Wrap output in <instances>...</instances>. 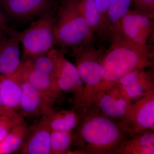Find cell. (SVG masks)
I'll return each instance as SVG.
<instances>
[{
	"instance_id": "2",
	"label": "cell",
	"mask_w": 154,
	"mask_h": 154,
	"mask_svg": "<svg viewBox=\"0 0 154 154\" xmlns=\"http://www.w3.org/2000/svg\"><path fill=\"white\" fill-rule=\"evenodd\" d=\"M153 57L152 49L148 45L134 44L124 37L111 42L103 57L104 75L94 101L102 92L118 83L127 74L137 69L152 66Z\"/></svg>"
},
{
	"instance_id": "17",
	"label": "cell",
	"mask_w": 154,
	"mask_h": 154,
	"mask_svg": "<svg viewBox=\"0 0 154 154\" xmlns=\"http://www.w3.org/2000/svg\"><path fill=\"white\" fill-rule=\"evenodd\" d=\"M131 3V0H109L108 19L111 42L124 37L122 30L121 20L130 10Z\"/></svg>"
},
{
	"instance_id": "6",
	"label": "cell",
	"mask_w": 154,
	"mask_h": 154,
	"mask_svg": "<svg viewBox=\"0 0 154 154\" xmlns=\"http://www.w3.org/2000/svg\"><path fill=\"white\" fill-rule=\"evenodd\" d=\"M118 123L130 137L145 131H154V92L133 102Z\"/></svg>"
},
{
	"instance_id": "9",
	"label": "cell",
	"mask_w": 154,
	"mask_h": 154,
	"mask_svg": "<svg viewBox=\"0 0 154 154\" xmlns=\"http://www.w3.org/2000/svg\"><path fill=\"white\" fill-rule=\"evenodd\" d=\"M55 79L62 92L72 94L74 108L81 112L84 98V83L75 65L64 56L61 61Z\"/></svg>"
},
{
	"instance_id": "23",
	"label": "cell",
	"mask_w": 154,
	"mask_h": 154,
	"mask_svg": "<svg viewBox=\"0 0 154 154\" xmlns=\"http://www.w3.org/2000/svg\"><path fill=\"white\" fill-rule=\"evenodd\" d=\"M72 142V132L52 131L51 137V154L67 153Z\"/></svg>"
},
{
	"instance_id": "8",
	"label": "cell",
	"mask_w": 154,
	"mask_h": 154,
	"mask_svg": "<svg viewBox=\"0 0 154 154\" xmlns=\"http://www.w3.org/2000/svg\"><path fill=\"white\" fill-rule=\"evenodd\" d=\"M57 0H0L7 21L29 22L52 10Z\"/></svg>"
},
{
	"instance_id": "7",
	"label": "cell",
	"mask_w": 154,
	"mask_h": 154,
	"mask_svg": "<svg viewBox=\"0 0 154 154\" xmlns=\"http://www.w3.org/2000/svg\"><path fill=\"white\" fill-rule=\"evenodd\" d=\"M132 103L126 91L118 82L100 94L91 107L118 123L125 116Z\"/></svg>"
},
{
	"instance_id": "15",
	"label": "cell",
	"mask_w": 154,
	"mask_h": 154,
	"mask_svg": "<svg viewBox=\"0 0 154 154\" xmlns=\"http://www.w3.org/2000/svg\"><path fill=\"white\" fill-rule=\"evenodd\" d=\"M20 108L23 117L45 116L53 108L41 94L27 80L22 79Z\"/></svg>"
},
{
	"instance_id": "22",
	"label": "cell",
	"mask_w": 154,
	"mask_h": 154,
	"mask_svg": "<svg viewBox=\"0 0 154 154\" xmlns=\"http://www.w3.org/2000/svg\"><path fill=\"white\" fill-rule=\"evenodd\" d=\"M78 8L92 32L103 37L102 21L94 0H75Z\"/></svg>"
},
{
	"instance_id": "16",
	"label": "cell",
	"mask_w": 154,
	"mask_h": 154,
	"mask_svg": "<svg viewBox=\"0 0 154 154\" xmlns=\"http://www.w3.org/2000/svg\"><path fill=\"white\" fill-rule=\"evenodd\" d=\"M22 81L21 66L12 74L0 76V96L5 105L16 112L20 108Z\"/></svg>"
},
{
	"instance_id": "29",
	"label": "cell",
	"mask_w": 154,
	"mask_h": 154,
	"mask_svg": "<svg viewBox=\"0 0 154 154\" xmlns=\"http://www.w3.org/2000/svg\"><path fill=\"white\" fill-rule=\"evenodd\" d=\"M4 116V115H2V114H1V113H0V116Z\"/></svg>"
},
{
	"instance_id": "13",
	"label": "cell",
	"mask_w": 154,
	"mask_h": 154,
	"mask_svg": "<svg viewBox=\"0 0 154 154\" xmlns=\"http://www.w3.org/2000/svg\"><path fill=\"white\" fill-rule=\"evenodd\" d=\"M51 129L47 117L42 116L30 128L28 136L19 149L24 154H51Z\"/></svg>"
},
{
	"instance_id": "5",
	"label": "cell",
	"mask_w": 154,
	"mask_h": 154,
	"mask_svg": "<svg viewBox=\"0 0 154 154\" xmlns=\"http://www.w3.org/2000/svg\"><path fill=\"white\" fill-rule=\"evenodd\" d=\"M22 45V61L44 55L57 45L54 9L31 22L28 28L16 31Z\"/></svg>"
},
{
	"instance_id": "14",
	"label": "cell",
	"mask_w": 154,
	"mask_h": 154,
	"mask_svg": "<svg viewBox=\"0 0 154 154\" xmlns=\"http://www.w3.org/2000/svg\"><path fill=\"white\" fill-rule=\"evenodd\" d=\"M132 102L154 92L153 78L145 69H137L127 74L118 82Z\"/></svg>"
},
{
	"instance_id": "4",
	"label": "cell",
	"mask_w": 154,
	"mask_h": 154,
	"mask_svg": "<svg viewBox=\"0 0 154 154\" xmlns=\"http://www.w3.org/2000/svg\"><path fill=\"white\" fill-rule=\"evenodd\" d=\"M105 51L104 47L96 48L91 43L71 52L85 86L81 108L82 114L93 105L97 89L103 79V59Z\"/></svg>"
},
{
	"instance_id": "27",
	"label": "cell",
	"mask_w": 154,
	"mask_h": 154,
	"mask_svg": "<svg viewBox=\"0 0 154 154\" xmlns=\"http://www.w3.org/2000/svg\"><path fill=\"white\" fill-rule=\"evenodd\" d=\"M12 29L9 27L8 21L0 8V34L11 31Z\"/></svg>"
},
{
	"instance_id": "19",
	"label": "cell",
	"mask_w": 154,
	"mask_h": 154,
	"mask_svg": "<svg viewBox=\"0 0 154 154\" xmlns=\"http://www.w3.org/2000/svg\"><path fill=\"white\" fill-rule=\"evenodd\" d=\"M30 128L24 118L14 124L0 142V154H10L19 149L28 136Z\"/></svg>"
},
{
	"instance_id": "24",
	"label": "cell",
	"mask_w": 154,
	"mask_h": 154,
	"mask_svg": "<svg viewBox=\"0 0 154 154\" xmlns=\"http://www.w3.org/2000/svg\"><path fill=\"white\" fill-rule=\"evenodd\" d=\"M99 10L101 21L103 37L110 38L109 25L108 19V10L109 0H94Z\"/></svg>"
},
{
	"instance_id": "30",
	"label": "cell",
	"mask_w": 154,
	"mask_h": 154,
	"mask_svg": "<svg viewBox=\"0 0 154 154\" xmlns=\"http://www.w3.org/2000/svg\"><path fill=\"white\" fill-rule=\"evenodd\" d=\"M132 1V2L133 3V0H131Z\"/></svg>"
},
{
	"instance_id": "28",
	"label": "cell",
	"mask_w": 154,
	"mask_h": 154,
	"mask_svg": "<svg viewBox=\"0 0 154 154\" xmlns=\"http://www.w3.org/2000/svg\"><path fill=\"white\" fill-rule=\"evenodd\" d=\"M18 113V112H15L8 108L5 105L1 96H0V113L2 115L13 117Z\"/></svg>"
},
{
	"instance_id": "10",
	"label": "cell",
	"mask_w": 154,
	"mask_h": 154,
	"mask_svg": "<svg viewBox=\"0 0 154 154\" xmlns=\"http://www.w3.org/2000/svg\"><path fill=\"white\" fill-rule=\"evenodd\" d=\"M21 75L41 94L46 102L51 106L63 99L54 78L33 69L28 60L22 61Z\"/></svg>"
},
{
	"instance_id": "1",
	"label": "cell",
	"mask_w": 154,
	"mask_h": 154,
	"mask_svg": "<svg viewBox=\"0 0 154 154\" xmlns=\"http://www.w3.org/2000/svg\"><path fill=\"white\" fill-rule=\"evenodd\" d=\"M72 145L84 154H119L128 136L118 122L90 107L72 132Z\"/></svg>"
},
{
	"instance_id": "26",
	"label": "cell",
	"mask_w": 154,
	"mask_h": 154,
	"mask_svg": "<svg viewBox=\"0 0 154 154\" xmlns=\"http://www.w3.org/2000/svg\"><path fill=\"white\" fill-rule=\"evenodd\" d=\"M132 3L134 5V11L154 19V0H133Z\"/></svg>"
},
{
	"instance_id": "21",
	"label": "cell",
	"mask_w": 154,
	"mask_h": 154,
	"mask_svg": "<svg viewBox=\"0 0 154 154\" xmlns=\"http://www.w3.org/2000/svg\"><path fill=\"white\" fill-rule=\"evenodd\" d=\"M64 56L62 51L54 48L44 55L28 61L33 69L55 79L57 70Z\"/></svg>"
},
{
	"instance_id": "25",
	"label": "cell",
	"mask_w": 154,
	"mask_h": 154,
	"mask_svg": "<svg viewBox=\"0 0 154 154\" xmlns=\"http://www.w3.org/2000/svg\"><path fill=\"white\" fill-rule=\"evenodd\" d=\"M23 118L24 117L19 113L13 117L7 116H0V142L5 137L13 125Z\"/></svg>"
},
{
	"instance_id": "20",
	"label": "cell",
	"mask_w": 154,
	"mask_h": 154,
	"mask_svg": "<svg viewBox=\"0 0 154 154\" xmlns=\"http://www.w3.org/2000/svg\"><path fill=\"white\" fill-rule=\"evenodd\" d=\"M119 154H154V131H145L131 137L125 142Z\"/></svg>"
},
{
	"instance_id": "12",
	"label": "cell",
	"mask_w": 154,
	"mask_h": 154,
	"mask_svg": "<svg viewBox=\"0 0 154 154\" xmlns=\"http://www.w3.org/2000/svg\"><path fill=\"white\" fill-rule=\"evenodd\" d=\"M16 31L12 29L0 34V76L14 73L22 64L20 43Z\"/></svg>"
},
{
	"instance_id": "18",
	"label": "cell",
	"mask_w": 154,
	"mask_h": 154,
	"mask_svg": "<svg viewBox=\"0 0 154 154\" xmlns=\"http://www.w3.org/2000/svg\"><path fill=\"white\" fill-rule=\"evenodd\" d=\"M77 109L56 111L53 108L45 116L52 131L72 132L75 128L82 116Z\"/></svg>"
},
{
	"instance_id": "3",
	"label": "cell",
	"mask_w": 154,
	"mask_h": 154,
	"mask_svg": "<svg viewBox=\"0 0 154 154\" xmlns=\"http://www.w3.org/2000/svg\"><path fill=\"white\" fill-rule=\"evenodd\" d=\"M54 11L57 45L71 52L92 43L94 34L78 8L75 0H59Z\"/></svg>"
},
{
	"instance_id": "11",
	"label": "cell",
	"mask_w": 154,
	"mask_h": 154,
	"mask_svg": "<svg viewBox=\"0 0 154 154\" xmlns=\"http://www.w3.org/2000/svg\"><path fill=\"white\" fill-rule=\"evenodd\" d=\"M152 19L130 10L121 20L124 37L134 44L146 45L149 37L153 32Z\"/></svg>"
}]
</instances>
